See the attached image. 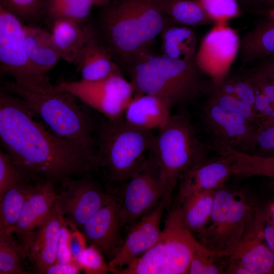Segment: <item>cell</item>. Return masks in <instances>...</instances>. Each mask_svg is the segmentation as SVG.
Segmentation results:
<instances>
[{
    "instance_id": "29",
    "label": "cell",
    "mask_w": 274,
    "mask_h": 274,
    "mask_svg": "<svg viewBox=\"0 0 274 274\" xmlns=\"http://www.w3.org/2000/svg\"><path fill=\"white\" fill-rule=\"evenodd\" d=\"M163 14L185 26L215 25L198 0H158Z\"/></svg>"
},
{
    "instance_id": "4",
    "label": "cell",
    "mask_w": 274,
    "mask_h": 274,
    "mask_svg": "<svg viewBox=\"0 0 274 274\" xmlns=\"http://www.w3.org/2000/svg\"><path fill=\"white\" fill-rule=\"evenodd\" d=\"M156 135L127 122L123 118L105 117L97 122V169L113 182L126 181L135 175L151 155Z\"/></svg>"
},
{
    "instance_id": "35",
    "label": "cell",
    "mask_w": 274,
    "mask_h": 274,
    "mask_svg": "<svg viewBox=\"0 0 274 274\" xmlns=\"http://www.w3.org/2000/svg\"><path fill=\"white\" fill-rule=\"evenodd\" d=\"M46 0H0V6L10 12L25 25L42 19Z\"/></svg>"
},
{
    "instance_id": "13",
    "label": "cell",
    "mask_w": 274,
    "mask_h": 274,
    "mask_svg": "<svg viewBox=\"0 0 274 274\" xmlns=\"http://www.w3.org/2000/svg\"><path fill=\"white\" fill-rule=\"evenodd\" d=\"M241 39L236 31L226 24H215L204 35L197 48L195 64L199 70L219 86L230 74L238 55Z\"/></svg>"
},
{
    "instance_id": "3",
    "label": "cell",
    "mask_w": 274,
    "mask_h": 274,
    "mask_svg": "<svg viewBox=\"0 0 274 274\" xmlns=\"http://www.w3.org/2000/svg\"><path fill=\"white\" fill-rule=\"evenodd\" d=\"M1 88L23 100L53 133L96 152L97 122L74 96L56 89L50 82L23 86L6 82Z\"/></svg>"
},
{
    "instance_id": "38",
    "label": "cell",
    "mask_w": 274,
    "mask_h": 274,
    "mask_svg": "<svg viewBox=\"0 0 274 274\" xmlns=\"http://www.w3.org/2000/svg\"><path fill=\"white\" fill-rule=\"evenodd\" d=\"M105 256L94 245L90 244L79 255L77 262L86 274H105L109 272Z\"/></svg>"
},
{
    "instance_id": "36",
    "label": "cell",
    "mask_w": 274,
    "mask_h": 274,
    "mask_svg": "<svg viewBox=\"0 0 274 274\" xmlns=\"http://www.w3.org/2000/svg\"><path fill=\"white\" fill-rule=\"evenodd\" d=\"M215 24H226L242 13L236 0H198Z\"/></svg>"
},
{
    "instance_id": "39",
    "label": "cell",
    "mask_w": 274,
    "mask_h": 274,
    "mask_svg": "<svg viewBox=\"0 0 274 274\" xmlns=\"http://www.w3.org/2000/svg\"><path fill=\"white\" fill-rule=\"evenodd\" d=\"M209 99L220 107L243 116L255 123L254 108L248 103L214 88Z\"/></svg>"
},
{
    "instance_id": "7",
    "label": "cell",
    "mask_w": 274,
    "mask_h": 274,
    "mask_svg": "<svg viewBox=\"0 0 274 274\" xmlns=\"http://www.w3.org/2000/svg\"><path fill=\"white\" fill-rule=\"evenodd\" d=\"M197 242L185 225L181 206L178 204L167 215L156 243L115 274L188 273Z\"/></svg>"
},
{
    "instance_id": "20",
    "label": "cell",
    "mask_w": 274,
    "mask_h": 274,
    "mask_svg": "<svg viewBox=\"0 0 274 274\" xmlns=\"http://www.w3.org/2000/svg\"><path fill=\"white\" fill-rule=\"evenodd\" d=\"M84 27L85 43L76 65L81 80L93 81L105 78L119 68L98 30L88 23Z\"/></svg>"
},
{
    "instance_id": "27",
    "label": "cell",
    "mask_w": 274,
    "mask_h": 274,
    "mask_svg": "<svg viewBox=\"0 0 274 274\" xmlns=\"http://www.w3.org/2000/svg\"><path fill=\"white\" fill-rule=\"evenodd\" d=\"M36 180L25 178L0 197V236L13 235L24 203Z\"/></svg>"
},
{
    "instance_id": "47",
    "label": "cell",
    "mask_w": 274,
    "mask_h": 274,
    "mask_svg": "<svg viewBox=\"0 0 274 274\" xmlns=\"http://www.w3.org/2000/svg\"><path fill=\"white\" fill-rule=\"evenodd\" d=\"M259 62L255 67L274 80V56Z\"/></svg>"
},
{
    "instance_id": "33",
    "label": "cell",
    "mask_w": 274,
    "mask_h": 274,
    "mask_svg": "<svg viewBox=\"0 0 274 274\" xmlns=\"http://www.w3.org/2000/svg\"><path fill=\"white\" fill-rule=\"evenodd\" d=\"M214 88L224 93L238 98L254 108L256 89L249 72L231 75L219 86Z\"/></svg>"
},
{
    "instance_id": "45",
    "label": "cell",
    "mask_w": 274,
    "mask_h": 274,
    "mask_svg": "<svg viewBox=\"0 0 274 274\" xmlns=\"http://www.w3.org/2000/svg\"><path fill=\"white\" fill-rule=\"evenodd\" d=\"M81 268L76 262L72 261L66 263H55L46 271V274H77Z\"/></svg>"
},
{
    "instance_id": "28",
    "label": "cell",
    "mask_w": 274,
    "mask_h": 274,
    "mask_svg": "<svg viewBox=\"0 0 274 274\" xmlns=\"http://www.w3.org/2000/svg\"><path fill=\"white\" fill-rule=\"evenodd\" d=\"M221 155L226 158L232 175L243 177L262 176L274 179V157H263L237 151L223 146Z\"/></svg>"
},
{
    "instance_id": "9",
    "label": "cell",
    "mask_w": 274,
    "mask_h": 274,
    "mask_svg": "<svg viewBox=\"0 0 274 274\" xmlns=\"http://www.w3.org/2000/svg\"><path fill=\"white\" fill-rule=\"evenodd\" d=\"M54 86L110 120L123 118L126 106L135 94L131 82L123 76L119 69L99 80L62 81Z\"/></svg>"
},
{
    "instance_id": "31",
    "label": "cell",
    "mask_w": 274,
    "mask_h": 274,
    "mask_svg": "<svg viewBox=\"0 0 274 274\" xmlns=\"http://www.w3.org/2000/svg\"><path fill=\"white\" fill-rule=\"evenodd\" d=\"M216 190L194 194L179 204L184 223L192 233H198L208 223L213 208Z\"/></svg>"
},
{
    "instance_id": "11",
    "label": "cell",
    "mask_w": 274,
    "mask_h": 274,
    "mask_svg": "<svg viewBox=\"0 0 274 274\" xmlns=\"http://www.w3.org/2000/svg\"><path fill=\"white\" fill-rule=\"evenodd\" d=\"M0 69L23 86L50 83L48 76L40 75L28 56L25 24L15 15L0 6Z\"/></svg>"
},
{
    "instance_id": "40",
    "label": "cell",
    "mask_w": 274,
    "mask_h": 274,
    "mask_svg": "<svg viewBox=\"0 0 274 274\" xmlns=\"http://www.w3.org/2000/svg\"><path fill=\"white\" fill-rule=\"evenodd\" d=\"M256 89L254 111L255 123L259 131L274 125V104L265 95Z\"/></svg>"
},
{
    "instance_id": "34",
    "label": "cell",
    "mask_w": 274,
    "mask_h": 274,
    "mask_svg": "<svg viewBox=\"0 0 274 274\" xmlns=\"http://www.w3.org/2000/svg\"><path fill=\"white\" fill-rule=\"evenodd\" d=\"M12 235L0 236V274L30 273L22 263L18 242Z\"/></svg>"
},
{
    "instance_id": "23",
    "label": "cell",
    "mask_w": 274,
    "mask_h": 274,
    "mask_svg": "<svg viewBox=\"0 0 274 274\" xmlns=\"http://www.w3.org/2000/svg\"><path fill=\"white\" fill-rule=\"evenodd\" d=\"M241 39L238 55L245 63L260 62L274 56V9Z\"/></svg>"
},
{
    "instance_id": "26",
    "label": "cell",
    "mask_w": 274,
    "mask_h": 274,
    "mask_svg": "<svg viewBox=\"0 0 274 274\" xmlns=\"http://www.w3.org/2000/svg\"><path fill=\"white\" fill-rule=\"evenodd\" d=\"M160 35L162 55L174 60L195 61L198 46L192 29L185 26L166 25Z\"/></svg>"
},
{
    "instance_id": "17",
    "label": "cell",
    "mask_w": 274,
    "mask_h": 274,
    "mask_svg": "<svg viewBox=\"0 0 274 274\" xmlns=\"http://www.w3.org/2000/svg\"><path fill=\"white\" fill-rule=\"evenodd\" d=\"M264 216V208L259 206L243 239L227 258V261L241 264L251 274H274V253L262 235Z\"/></svg>"
},
{
    "instance_id": "12",
    "label": "cell",
    "mask_w": 274,
    "mask_h": 274,
    "mask_svg": "<svg viewBox=\"0 0 274 274\" xmlns=\"http://www.w3.org/2000/svg\"><path fill=\"white\" fill-rule=\"evenodd\" d=\"M55 203L57 212L78 229L116 195L105 191L87 176L70 178L61 183Z\"/></svg>"
},
{
    "instance_id": "43",
    "label": "cell",
    "mask_w": 274,
    "mask_h": 274,
    "mask_svg": "<svg viewBox=\"0 0 274 274\" xmlns=\"http://www.w3.org/2000/svg\"><path fill=\"white\" fill-rule=\"evenodd\" d=\"M249 73L255 88L274 104V80L256 67Z\"/></svg>"
},
{
    "instance_id": "22",
    "label": "cell",
    "mask_w": 274,
    "mask_h": 274,
    "mask_svg": "<svg viewBox=\"0 0 274 274\" xmlns=\"http://www.w3.org/2000/svg\"><path fill=\"white\" fill-rule=\"evenodd\" d=\"M172 107L159 96L135 93L125 109L123 118L131 125L143 129H159L169 119Z\"/></svg>"
},
{
    "instance_id": "1",
    "label": "cell",
    "mask_w": 274,
    "mask_h": 274,
    "mask_svg": "<svg viewBox=\"0 0 274 274\" xmlns=\"http://www.w3.org/2000/svg\"><path fill=\"white\" fill-rule=\"evenodd\" d=\"M23 100L1 88L0 140L22 172L54 184L97 169L96 153L57 136Z\"/></svg>"
},
{
    "instance_id": "21",
    "label": "cell",
    "mask_w": 274,
    "mask_h": 274,
    "mask_svg": "<svg viewBox=\"0 0 274 274\" xmlns=\"http://www.w3.org/2000/svg\"><path fill=\"white\" fill-rule=\"evenodd\" d=\"M55 184L45 180H37L22 208L13 233L17 235L41 226L55 209L57 193Z\"/></svg>"
},
{
    "instance_id": "52",
    "label": "cell",
    "mask_w": 274,
    "mask_h": 274,
    "mask_svg": "<svg viewBox=\"0 0 274 274\" xmlns=\"http://www.w3.org/2000/svg\"><path fill=\"white\" fill-rule=\"evenodd\" d=\"M270 187L272 188V190L274 191V179H272L270 182Z\"/></svg>"
},
{
    "instance_id": "6",
    "label": "cell",
    "mask_w": 274,
    "mask_h": 274,
    "mask_svg": "<svg viewBox=\"0 0 274 274\" xmlns=\"http://www.w3.org/2000/svg\"><path fill=\"white\" fill-rule=\"evenodd\" d=\"M259 206L246 192L223 185L215 191L210 220L196 239L227 259L243 239Z\"/></svg>"
},
{
    "instance_id": "8",
    "label": "cell",
    "mask_w": 274,
    "mask_h": 274,
    "mask_svg": "<svg viewBox=\"0 0 274 274\" xmlns=\"http://www.w3.org/2000/svg\"><path fill=\"white\" fill-rule=\"evenodd\" d=\"M207 151L189 117L182 113L172 114L158 129L152 153L169 192H173L187 170L206 159Z\"/></svg>"
},
{
    "instance_id": "41",
    "label": "cell",
    "mask_w": 274,
    "mask_h": 274,
    "mask_svg": "<svg viewBox=\"0 0 274 274\" xmlns=\"http://www.w3.org/2000/svg\"><path fill=\"white\" fill-rule=\"evenodd\" d=\"M74 228L76 227L64 218L59 231L55 263H66L74 261L70 251V238Z\"/></svg>"
},
{
    "instance_id": "30",
    "label": "cell",
    "mask_w": 274,
    "mask_h": 274,
    "mask_svg": "<svg viewBox=\"0 0 274 274\" xmlns=\"http://www.w3.org/2000/svg\"><path fill=\"white\" fill-rule=\"evenodd\" d=\"M94 6V0H46L42 19L51 25L57 20L66 19L84 26Z\"/></svg>"
},
{
    "instance_id": "16",
    "label": "cell",
    "mask_w": 274,
    "mask_h": 274,
    "mask_svg": "<svg viewBox=\"0 0 274 274\" xmlns=\"http://www.w3.org/2000/svg\"><path fill=\"white\" fill-rule=\"evenodd\" d=\"M64 218L55 209L39 227L18 235L23 258H27L36 271L45 273L56 262L59 231Z\"/></svg>"
},
{
    "instance_id": "5",
    "label": "cell",
    "mask_w": 274,
    "mask_h": 274,
    "mask_svg": "<svg viewBox=\"0 0 274 274\" xmlns=\"http://www.w3.org/2000/svg\"><path fill=\"white\" fill-rule=\"evenodd\" d=\"M127 71L135 93L159 96L172 106L214 88L204 80L195 61L174 60L162 54L147 56Z\"/></svg>"
},
{
    "instance_id": "14",
    "label": "cell",
    "mask_w": 274,
    "mask_h": 274,
    "mask_svg": "<svg viewBox=\"0 0 274 274\" xmlns=\"http://www.w3.org/2000/svg\"><path fill=\"white\" fill-rule=\"evenodd\" d=\"M202 118L212 141L224 144L237 151L252 153L258 132L255 123L209 99L203 108Z\"/></svg>"
},
{
    "instance_id": "2",
    "label": "cell",
    "mask_w": 274,
    "mask_h": 274,
    "mask_svg": "<svg viewBox=\"0 0 274 274\" xmlns=\"http://www.w3.org/2000/svg\"><path fill=\"white\" fill-rule=\"evenodd\" d=\"M105 7L98 31L113 58L128 70L150 56L166 17L158 0H117Z\"/></svg>"
},
{
    "instance_id": "42",
    "label": "cell",
    "mask_w": 274,
    "mask_h": 274,
    "mask_svg": "<svg viewBox=\"0 0 274 274\" xmlns=\"http://www.w3.org/2000/svg\"><path fill=\"white\" fill-rule=\"evenodd\" d=\"M274 157V125L258 131L252 154Z\"/></svg>"
},
{
    "instance_id": "37",
    "label": "cell",
    "mask_w": 274,
    "mask_h": 274,
    "mask_svg": "<svg viewBox=\"0 0 274 274\" xmlns=\"http://www.w3.org/2000/svg\"><path fill=\"white\" fill-rule=\"evenodd\" d=\"M26 177L3 149L0 150V197ZM28 178V177H27Z\"/></svg>"
},
{
    "instance_id": "51",
    "label": "cell",
    "mask_w": 274,
    "mask_h": 274,
    "mask_svg": "<svg viewBox=\"0 0 274 274\" xmlns=\"http://www.w3.org/2000/svg\"><path fill=\"white\" fill-rule=\"evenodd\" d=\"M95 6H106L109 4L112 0H94Z\"/></svg>"
},
{
    "instance_id": "25",
    "label": "cell",
    "mask_w": 274,
    "mask_h": 274,
    "mask_svg": "<svg viewBox=\"0 0 274 274\" xmlns=\"http://www.w3.org/2000/svg\"><path fill=\"white\" fill-rule=\"evenodd\" d=\"M51 26L52 38L61 59L76 65L85 43L84 25L61 19L53 22Z\"/></svg>"
},
{
    "instance_id": "19",
    "label": "cell",
    "mask_w": 274,
    "mask_h": 274,
    "mask_svg": "<svg viewBox=\"0 0 274 274\" xmlns=\"http://www.w3.org/2000/svg\"><path fill=\"white\" fill-rule=\"evenodd\" d=\"M231 175L229 162L224 157L219 156L216 159L201 161L187 170L180 180L178 204L194 194L218 189Z\"/></svg>"
},
{
    "instance_id": "49",
    "label": "cell",
    "mask_w": 274,
    "mask_h": 274,
    "mask_svg": "<svg viewBox=\"0 0 274 274\" xmlns=\"http://www.w3.org/2000/svg\"><path fill=\"white\" fill-rule=\"evenodd\" d=\"M224 273L229 274H251V272L241 264L227 260L224 269Z\"/></svg>"
},
{
    "instance_id": "10",
    "label": "cell",
    "mask_w": 274,
    "mask_h": 274,
    "mask_svg": "<svg viewBox=\"0 0 274 274\" xmlns=\"http://www.w3.org/2000/svg\"><path fill=\"white\" fill-rule=\"evenodd\" d=\"M152 153L141 169L126 181L118 197L123 228L131 227L153 210L167 193H172L162 180Z\"/></svg>"
},
{
    "instance_id": "15",
    "label": "cell",
    "mask_w": 274,
    "mask_h": 274,
    "mask_svg": "<svg viewBox=\"0 0 274 274\" xmlns=\"http://www.w3.org/2000/svg\"><path fill=\"white\" fill-rule=\"evenodd\" d=\"M172 194L167 193L160 203L130 228L115 255L109 261V272L115 273L151 248L159 239L160 225Z\"/></svg>"
},
{
    "instance_id": "50",
    "label": "cell",
    "mask_w": 274,
    "mask_h": 274,
    "mask_svg": "<svg viewBox=\"0 0 274 274\" xmlns=\"http://www.w3.org/2000/svg\"><path fill=\"white\" fill-rule=\"evenodd\" d=\"M240 8L244 7L247 9H251L254 0H236Z\"/></svg>"
},
{
    "instance_id": "44",
    "label": "cell",
    "mask_w": 274,
    "mask_h": 274,
    "mask_svg": "<svg viewBox=\"0 0 274 274\" xmlns=\"http://www.w3.org/2000/svg\"><path fill=\"white\" fill-rule=\"evenodd\" d=\"M86 242L87 240L82 231L74 228L70 238V251L74 261L77 262V259L79 255L87 247Z\"/></svg>"
},
{
    "instance_id": "32",
    "label": "cell",
    "mask_w": 274,
    "mask_h": 274,
    "mask_svg": "<svg viewBox=\"0 0 274 274\" xmlns=\"http://www.w3.org/2000/svg\"><path fill=\"white\" fill-rule=\"evenodd\" d=\"M227 260V258L220 257L198 241L193 252L188 273H224Z\"/></svg>"
},
{
    "instance_id": "18",
    "label": "cell",
    "mask_w": 274,
    "mask_h": 274,
    "mask_svg": "<svg viewBox=\"0 0 274 274\" xmlns=\"http://www.w3.org/2000/svg\"><path fill=\"white\" fill-rule=\"evenodd\" d=\"M123 228L118 197L100 209L83 226L87 242L96 247L110 260L123 243Z\"/></svg>"
},
{
    "instance_id": "46",
    "label": "cell",
    "mask_w": 274,
    "mask_h": 274,
    "mask_svg": "<svg viewBox=\"0 0 274 274\" xmlns=\"http://www.w3.org/2000/svg\"><path fill=\"white\" fill-rule=\"evenodd\" d=\"M265 216L262 228L263 238L271 251L274 253V222L271 220L265 208Z\"/></svg>"
},
{
    "instance_id": "24",
    "label": "cell",
    "mask_w": 274,
    "mask_h": 274,
    "mask_svg": "<svg viewBox=\"0 0 274 274\" xmlns=\"http://www.w3.org/2000/svg\"><path fill=\"white\" fill-rule=\"evenodd\" d=\"M25 42L29 59L40 75L47 73L61 59L50 31L35 24H25Z\"/></svg>"
},
{
    "instance_id": "48",
    "label": "cell",
    "mask_w": 274,
    "mask_h": 274,
    "mask_svg": "<svg viewBox=\"0 0 274 274\" xmlns=\"http://www.w3.org/2000/svg\"><path fill=\"white\" fill-rule=\"evenodd\" d=\"M274 9V0H254L251 10L259 14Z\"/></svg>"
}]
</instances>
